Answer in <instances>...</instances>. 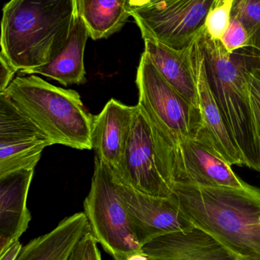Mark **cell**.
<instances>
[{"label":"cell","mask_w":260,"mask_h":260,"mask_svg":"<svg viewBox=\"0 0 260 260\" xmlns=\"http://www.w3.org/2000/svg\"><path fill=\"white\" fill-rule=\"evenodd\" d=\"M172 196L195 226L238 260H260V189L175 184Z\"/></svg>","instance_id":"6da1fadb"},{"label":"cell","mask_w":260,"mask_h":260,"mask_svg":"<svg viewBox=\"0 0 260 260\" xmlns=\"http://www.w3.org/2000/svg\"><path fill=\"white\" fill-rule=\"evenodd\" d=\"M77 15L76 0H11L3 8L1 53L21 74L42 67L67 44Z\"/></svg>","instance_id":"7a4b0ae2"},{"label":"cell","mask_w":260,"mask_h":260,"mask_svg":"<svg viewBox=\"0 0 260 260\" xmlns=\"http://www.w3.org/2000/svg\"><path fill=\"white\" fill-rule=\"evenodd\" d=\"M196 40L211 91L245 166L260 172L259 141L247 82V70L259 57L260 50L248 47L230 53L205 28Z\"/></svg>","instance_id":"3957f363"},{"label":"cell","mask_w":260,"mask_h":260,"mask_svg":"<svg viewBox=\"0 0 260 260\" xmlns=\"http://www.w3.org/2000/svg\"><path fill=\"white\" fill-rule=\"evenodd\" d=\"M42 130L52 145L93 149V117L79 93L54 86L35 75L18 76L3 91ZM2 93V92H1Z\"/></svg>","instance_id":"277c9868"},{"label":"cell","mask_w":260,"mask_h":260,"mask_svg":"<svg viewBox=\"0 0 260 260\" xmlns=\"http://www.w3.org/2000/svg\"><path fill=\"white\" fill-rule=\"evenodd\" d=\"M90 229L114 260L143 253L121 196V183L111 169L95 157L90 193L84 200Z\"/></svg>","instance_id":"5b68a950"},{"label":"cell","mask_w":260,"mask_h":260,"mask_svg":"<svg viewBox=\"0 0 260 260\" xmlns=\"http://www.w3.org/2000/svg\"><path fill=\"white\" fill-rule=\"evenodd\" d=\"M157 167L170 187L175 184L249 189L210 142L203 136L180 137L154 144Z\"/></svg>","instance_id":"8992f818"},{"label":"cell","mask_w":260,"mask_h":260,"mask_svg":"<svg viewBox=\"0 0 260 260\" xmlns=\"http://www.w3.org/2000/svg\"><path fill=\"white\" fill-rule=\"evenodd\" d=\"M137 105L148 118L154 144L180 137H198L203 129L200 109L191 105L160 74L143 52L137 68Z\"/></svg>","instance_id":"52a82bcc"},{"label":"cell","mask_w":260,"mask_h":260,"mask_svg":"<svg viewBox=\"0 0 260 260\" xmlns=\"http://www.w3.org/2000/svg\"><path fill=\"white\" fill-rule=\"evenodd\" d=\"M215 0H160L131 14L143 40L160 43L174 50L190 45L204 30Z\"/></svg>","instance_id":"ba28073f"},{"label":"cell","mask_w":260,"mask_h":260,"mask_svg":"<svg viewBox=\"0 0 260 260\" xmlns=\"http://www.w3.org/2000/svg\"><path fill=\"white\" fill-rule=\"evenodd\" d=\"M114 174L122 185L140 193L163 198L172 196L157 167L151 125L138 105L125 153Z\"/></svg>","instance_id":"9c48e42d"},{"label":"cell","mask_w":260,"mask_h":260,"mask_svg":"<svg viewBox=\"0 0 260 260\" xmlns=\"http://www.w3.org/2000/svg\"><path fill=\"white\" fill-rule=\"evenodd\" d=\"M51 142L32 120L0 93V177L23 169H35Z\"/></svg>","instance_id":"30bf717a"},{"label":"cell","mask_w":260,"mask_h":260,"mask_svg":"<svg viewBox=\"0 0 260 260\" xmlns=\"http://www.w3.org/2000/svg\"><path fill=\"white\" fill-rule=\"evenodd\" d=\"M121 196L142 247L162 235L195 227L172 194L167 198L151 197L121 183Z\"/></svg>","instance_id":"8fae6325"},{"label":"cell","mask_w":260,"mask_h":260,"mask_svg":"<svg viewBox=\"0 0 260 260\" xmlns=\"http://www.w3.org/2000/svg\"><path fill=\"white\" fill-rule=\"evenodd\" d=\"M196 38L187 47V53L196 82L198 107L203 118V129L199 136L206 138L232 166H243L245 165L244 157L224 122L209 87Z\"/></svg>","instance_id":"7c38bea8"},{"label":"cell","mask_w":260,"mask_h":260,"mask_svg":"<svg viewBox=\"0 0 260 260\" xmlns=\"http://www.w3.org/2000/svg\"><path fill=\"white\" fill-rule=\"evenodd\" d=\"M136 106L111 99L93 117L92 144L96 158L113 172L119 168L131 133Z\"/></svg>","instance_id":"4fadbf2b"},{"label":"cell","mask_w":260,"mask_h":260,"mask_svg":"<svg viewBox=\"0 0 260 260\" xmlns=\"http://www.w3.org/2000/svg\"><path fill=\"white\" fill-rule=\"evenodd\" d=\"M142 250L149 260H238L218 240L196 226L158 237Z\"/></svg>","instance_id":"5bb4252c"},{"label":"cell","mask_w":260,"mask_h":260,"mask_svg":"<svg viewBox=\"0 0 260 260\" xmlns=\"http://www.w3.org/2000/svg\"><path fill=\"white\" fill-rule=\"evenodd\" d=\"M35 169H23L0 177V253L28 228L32 215L27 193Z\"/></svg>","instance_id":"9a60e30c"},{"label":"cell","mask_w":260,"mask_h":260,"mask_svg":"<svg viewBox=\"0 0 260 260\" xmlns=\"http://www.w3.org/2000/svg\"><path fill=\"white\" fill-rule=\"evenodd\" d=\"M88 29L78 14L73 32L67 44L45 65L29 70L24 75H41L64 86L83 85L86 82L84 67V51Z\"/></svg>","instance_id":"2e32d148"},{"label":"cell","mask_w":260,"mask_h":260,"mask_svg":"<svg viewBox=\"0 0 260 260\" xmlns=\"http://www.w3.org/2000/svg\"><path fill=\"white\" fill-rule=\"evenodd\" d=\"M90 224L84 212L67 217L54 229L32 240L21 249L16 260H67Z\"/></svg>","instance_id":"e0dca14e"},{"label":"cell","mask_w":260,"mask_h":260,"mask_svg":"<svg viewBox=\"0 0 260 260\" xmlns=\"http://www.w3.org/2000/svg\"><path fill=\"white\" fill-rule=\"evenodd\" d=\"M145 52L162 77L191 105L198 107V92L187 47L178 50L160 43L145 40Z\"/></svg>","instance_id":"ac0fdd59"},{"label":"cell","mask_w":260,"mask_h":260,"mask_svg":"<svg viewBox=\"0 0 260 260\" xmlns=\"http://www.w3.org/2000/svg\"><path fill=\"white\" fill-rule=\"evenodd\" d=\"M126 0H76L78 14L85 23L90 38H107L119 31L131 16L125 9Z\"/></svg>","instance_id":"d6986e66"},{"label":"cell","mask_w":260,"mask_h":260,"mask_svg":"<svg viewBox=\"0 0 260 260\" xmlns=\"http://www.w3.org/2000/svg\"><path fill=\"white\" fill-rule=\"evenodd\" d=\"M232 17L245 27L251 47L260 50V0H235Z\"/></svg>","instance_id":"ffe728a7"},{"label":"cell","mask_w":260,"mask_h":260,"mask_svg":"<svg viewBox=\"0 0 260 260\" xmlns=\"http://www.w3.org/2000/svg\"><path fill=\"white\" fill-rule=\"evenodd\" d=\"M235 0H215L206 18L205 29L213 39L221 40L230 24Z\"/></svg>","instance_id":"44dd1931"},{"label":"cell","mask_w":260,"mask_h":260,"mask_svg":"<svg viewBox=\"0 0 260 260\" xmlns=\"http://www.w3.org/2000/svg\"><path fill=\"white\" fill-rule=\"evenodd\" d=\"M247 88L253 124L260 139V56L247 72Z\"/></svg>","instance_id":"7402d4cb"},{"label":"cell","mask_w":260,"mask_h":260,"mask_svg":"<svg viewBox=\"0 0 260 260\" xmlns=\"http://www.w3.org/2000/svg\"><path fill=\"white\" fill-rule=\"evenodd\" d=\"M227 51L232 53L240 49L251 47L250 38L245 27L237 18L232 17L230 24L221 39Z\"/></svg>","instance_id":"603a6c76"},{"label":"cell","mask_w":260,"mask_h":260,"mask_svg":"<svg viewBox=\"0 0 260 260\" xmlns=\"http://www.w3.org/2000/svg\"><path fill=\"white\" fill-rule=\"evenodd\" d=\"M97 244L90 229L75 245L67 260H102Z\"/></svg>","instance_id":"cb8c5ba5"},{"label":"cell","mask_w":260,"mask_h":260,"mask_svg":"<svg viewBox=\"0 0 260 260\" xmlns=\"http://www.w3.org/2000/svg\"><path fill=\"white\" fill-rule=\"evenodd\" d=\"M15 69L11 65L6 56L0 53V93L5 91L13 80Z\"/></svg>","instance_id":"d4e9b609"},{"label":"cell","mask_w":260,"mask_h":260,"mask_svg":"<svg viewBox=\"0 0 260 260\" xmlns=\"http://www.w3.org/2000/svg\"><path fill=\"white\" fill-rule=\"evenodd\" d=\"M159 1L160 0H126L125 1V9L131 16V14L133 12H136L139 9L148 7L151 5L155 4Z\"/></svg>","instance_id":"484cf974"},{"label":"cell","mask_w":260,"mask_h":260,"mask_svg":"<svg viewBox=\"0 0 260 260\" xmlns=\"http://www.w3.org/2000/svg\"><path fill=\"white\" fill-rule=\"evenodd\" d=\"M22 249L19 241L11 244L4 251L0 253V260H16Z\"/></svg>","instance_id":"4316f807"},{"label":"cell","mask_w":260,"mask_h":260,"mask_svg":"<svg viewBox=\"0 0 260 260\" xmlns=\"http://www.w3.org/2000/svg\"><path fill=\"white\" fill-rule=\"evenodd\" d=\"M128 260H149L145 253H138V254L133 255Z\"/></svg>","instance_id":"83f0119b"},{"label":"cell","mask_w":260,"mask_h":260,"mask_svg":"<svg viewBox=\"0 0 260 260\" xmlns=\"http://www.w3.org/2000/svg\"><path fill=\"white\" fill-rule=\"evenodd\" d=\"M259 154H260V139H259Z\"/></svg>","instance_id":"f1b7e54d"}]
</instances>
